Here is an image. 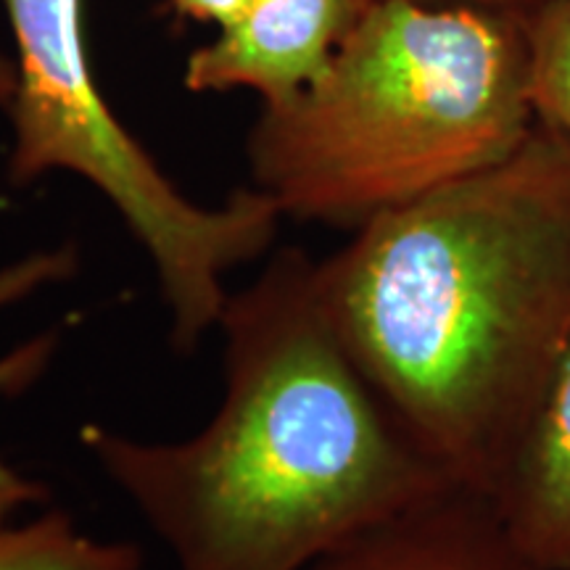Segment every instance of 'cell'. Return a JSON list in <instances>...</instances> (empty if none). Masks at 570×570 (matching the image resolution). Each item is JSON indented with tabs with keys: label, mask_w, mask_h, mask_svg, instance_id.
<instances>
[{
	"label": "cell",
	"mask_w": 570,
	"mask_h": 570,
	"mask_svg": "<svg viewBox=\"0 0 570 570\" xmlns=\"http://www.w3.org/2000/svg\"><path fill=\"white\" fill-rule=\"evenodd\" d=\"M537 122L523 17L367 0L317 82L262 106L246 161L283 219L354 230L508 159Z\"/></svg>",
	"instance_id": "obj_3"
},
{
	"label": "cell",
	"mask_w": 570,
	"mask_h": 570,
	"mask_svg": "<svg viewBox=\"0 0 570 570\" xmlns=\"http://www.w3.org/2000/svg\"><path fill=\"white\" fill-rule=\"evenodd\" d=\"M491 499L539 566L570 570V352Z\"/></svg>",
	"instance_id": "obj_7"
},
{
	"label": "cell",
	"mask_w": 570,
	"mask_h": 570,
	"mask_svg": "<svg viewBox=\"0 0 570 570\" xmlns=\"http://www.w3.org/2000/svg\"><path fill=\"white\" fill-rule=\"evenodd\" d=\"M367 0H252L188 56L190 92L252 90L262 106L296 98L323 71Z\"/></svg>",
	"instance_id": "obj_5"
},
{
	"label": "cell",
	"mask_w": 570,
	"mask_h": 570,
	"mask_svg": "<svg viewBox=\"0 0 570 570\" xmlns=\"http://www.w3.org/2000/svg\"><path fill=\"white\" fill-rule=\"evenodd\" d=\"M425 3H454V6H475V9H489V11H502L512 13V17H531L539 6H544L547 0H425Z\"/></svg>",
	"instance_id": "obj_12"
},
{
	"label": "cell",
	"mask_w": 570,
	"mask_h": 570,
	"mask_svg": "<svg viewBox=\"0 0 570 570\" xmlns=\"http://www.w3.org/2000/svg\"><path fill=\"white\" fill-rule=\"evenodd\" d=\"M348 360L417 452L494 497L570 352V138L375 214L317 259Z\"/></svg>",
	"instance_id": "obj_1"
},
{
	"label": "cell",
	"mask_w": 570,
	"mask_h": 570,
	"mask_svg": "<svg viewBox=\"0 0 570 570\" xmlns=\"http://www.w3.org/2000/svg\"><path fill=\"white\" fill-rule=\"evenodd\" d=\"M306 570H547L518 544L494 499L458 483L354 533Z\"/></svg>",
	"instance_id": "obj_6"
},
{
	"label": "cell",
	"mask_w": 570,
	"mask_h": 570,
	"mask_svg": "<svg viewBox=\"0 0 570 570\" xmlns=\"http://www.w3.org/2000/svg\"><path fill=\"white\" fill-rule=\"evenodd\" d=\"M77 267H80V254L75 244L46 248V252H35L24 259L11 262L0 269V309L24 302L48 285L69 281L75 277ZM56 348H59V333L51 331L0 356V394L17 396L32 389L51 365ZM48 499H51V491L46 483L27 479L0 458V525L9 523L11 515H17L21 508L46 504Z\"/></svg>",
	"instance_id": "obj_8"
},
{
	"label": "cell",
	"mask_w": 570,
	"mask_h": 570,
	"mask_svg": "<svg viewBox=\"0 0 570 570\" xmlns=\"http://www.w3.org/2000/svg\"><path fill=\"white\" fill-rule=\"evenodd\" d=\"M531 96L541 122L570 138V0H547L525 17Z\"/></svg>",
	"instance_id": "obj_10"
},
{
	"label": "cell",
	"mask_w": 570,
	"mask_h": 570,
	"mask_svg": "<svg viewBox=\"0 0 570 570\" xmlns=\"http://www.w3.org/2000/svg\"><path fill=\"white\" fill-rule=\"evenodd\" d=\"M217 331L223 399L202 431L148 441L92 420L77 433L177 570H306L452 483L338 344L302 248L227 296Z\"/></svg>",
	"instance_id": "obj_2"
},
{
	"label": "cell",
	"mask_w": 570,
	"mask_h": 570,
	"mask_svg": "<svg viewBox=\"0 0 570 570\" xmlns=\"http://www.w3.org/2000/svg\"><path fill=\"white\" fill-rule=\"evenodd\" d=\"M0 570H142L132 541H104L77 529L67 510L0 525Z\"/></svg>",
	"instance_id": "obj_9"
},
{
	"label": "cell",
	"mask_w": 570,
	"mask_h": 570,
	"mask_svg": "<svg viewBox=\"0 0 570 570\" xmlns=\"http://www.w3.org/2000/svg\"><path fill=\"white\" fill-rule=\"evenodd\" d=\"M13 85H17V63H13V53L0 38V109H6V104L11 101Z\"/></svg>",
	"instance_id": "obj_13"
},
{
	"label": "cell",
	"mask_w": 570,
	"mask_h": 570,
	"mask_svg": "<svg viewBox=\"0 0 570 570\" xmlns=\"http://www.w3.org/2000/svg\"><path fill=\"white\" fill-rule=\"evenodd\" d=\"M82 9L85 0H0L17 63L6 104L9 180L69 173L92 185L146 252L169 312V341L190 354L217 331L227 275L269 252L283 214L252 185L202 206L164 175L104 98Z\"/></svg>",
	"instance_id": "obj_4"
},
{
	"label": "cell",
	"mask_w": 570,
	"mask_h": 570,
	"mask_svg": "<svg viewBox=\"0 0 570 570\" xmlns=\"http://www.w3.org/2000/svg\"><path fill=\"white\" fill-rule=\"evenodd\" d=\"M167 3L185 19H194L198 24L206 21V24L223 30L252 0H167Z\"/></svg>",
	"instance_id": "obj_11"
}]
</instances>
